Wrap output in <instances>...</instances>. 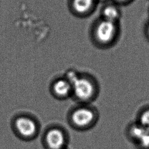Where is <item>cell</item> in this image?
I'll return each instance as SVG.
<instances>
[{
	"mask_svg": "<svg viewBox=\"0 0 149 149\" xmlns=\"http://www.w3.org/2000/svg\"><path fill=\"white\" fill-rule=\"evenodd\" d=\"M120 33V23L110 22L100 17L91 24L90 37L95 47L107 49L115 45L119 40Z\"/></svg>",
	"mask_w": 149,
	"mask_h": 149,
	"instance_id": "obj_1",
	"label": "cell"
},
{
	"mask_svg": "<svg viewBox=\"0 0 149 149\" xmlns=\"http://www.w3.org/2000/svg\"><path fill=\"white\" fill-rule=\"evenodd\" d=\"M65 76L72 83V95L77 100L87 102L93 100L97 94L98 83L92 74L69 70Z\"/></svg>",
	"mask_w": 149,
	"mask_h": 149,
	"instance_id": "obj_2",
	"label": "cell"
},
{
	"mask_svg": "<svg viewBox=\"0 0 149 149\" xmlns=\"http://www.w3.org/2000/svg\"><path fill=\"white\" fill-rule=\"evenodd\" d=\"M95 0H68V8L77 17L84 18L91 15L97 6Z\"/></svg>",
	"mask_w": 149,
	"mask_h": 149,
	"instance_id": "obj_3",
	"label": "cell"
},
{
	"mask_svg": "<svg viewBox=\"0 0 149 149\" xmlns=\"http://www.w3.org/2000/svg\"><path fill=\"white\" fill-rule=\"evenodd\" d=\"M50 88L54 95L58 98H65L72 94V83L65 76L54 79Z\"/></svg>",
	"mask_w": 149,
	"mask_h": 149,
	"instance_id": "obj_4",
	"label": "cell"
},
{
	"mask_svg": "<svg viewBox=\"0 0 149 149\" xmlns=\"http://www.w3.org/2000/svg\"><path fill=\"white\" fill-rule=\"evenodd\" d=\"M94 113L92 110L86 107H80L75 109L72 115L73 123L79 127L89 126L94 119Z\"/></svg>",
	"mask_w": 149,
	"mask_h": 149,
	"instance_id": "obj_5",
	"label": "cell"
},
{
	"mask_svg": "<svg viewBox=\"0 0 149 149\" xmlns=\"http://www.w3.org/2000/svg\"><path fill=\"white\" fill-rule=\"evenodd\" d=\"M100 13V17L115 23H120L122 16L120 6L111 1L104 3Z\"/></svg>",
	"mask_w": 149,
	"mask_h": 149,
	"instance_id": "obj_6",
	"label": "cell"
},
{
	"mask_svg": "<svg viewBox=\"0 0 149 149\" xmlns=\"http://www.w3.org/2000/svg\"><path fill=\"white\" fill-rule=\"evenodd\" d=\"M17 132L23 137H30L37 132V125L31 119L22 116L17 118L15 123Z\"/></svg>",
	"mask_w": 149,
	"mask_h": 149,
	"instance_id": "obj_7",
	"label": "cell"
},
{
	"mask_svg": "<svg viewBox=\"0 0 149 149\" xmlns=\"http://www.w3.org/2000/svg\"><path fill=\"white\" fill-rule=\"evenodd\" d=\"M46 143L50 149H63L65 137L62 130L54 128L50 129L45 136Z\"/></svg>",
	"mask_w": 149,
	"mask_h": 149,
	"instance_id": "obj_8",
	"label": "cell"
},
{
	"mask_svg": "<svg viewBox=\"0 0 149 149\" xmlns=\"http://www.w3.org/2000/svg\"><path fill=\"white\" fill-rule=\"evenodd\" d=\"M148 131L149 130L140 125L139 126H133L131 130V133L133 137L139 141Z\"/></svg>",
	"mask_w": 149,
	"mask_h": 149,
	"instance_id": "obj_9",
	"label": "cell"
},
{
	"mask_svg": "<svg viewBox=\"0 0 149 149\" xmlns=\"http://www.w3.org/2000/svg\"><path fill=\"white\" fill-rule=\"evenodd\" d=\"M140 124L143 127L149 130V109L145 111L140 118Z\"/></svg>",
	"mask_w": 149,
	"mask_h": 149,
	"instance_id": "obj_10",
	"label": "cell"
},
{
	"mask_svg": "<svg viewBox=\"0 0 149 149\" xmlns=\"http://www.w3.org/2000/svg\"><path fill=\"white\" fill-rule=\"evenodd\" d=\"M112 2L115 3L116 4L121 6H126L132 3L134 0H111Z\"/></svg>",
	"mask_w": 149,
	"mask_h": 149,
	"instance_id": "obj_11",
	"label": "cell"
},
{
	"mask_svg": "<svg viewBox=\"0 0 149 149\" xmlns=\"http://www.w3.org/2000/svg\"><path fill=\"white\" fill-rule=\"evenodd\" d=\"M144 32H145V35L148 40L149 41V21L147 24H146L145 29H144Z\"/></svg>",
	"mask_w": 149,
	"mask_h": 149,
	"instance_id": "obj_12",
	"label": "cell"
},
{
	"mask_svg": "<svg viewBox=\"0 0 149 149\" xmlns=\"http://www.w3.org/2000/svg\"><path fill=\"white\" fill-rule=\"evenodd\" d=\"M95 1L97 2L98 3L99 2H101V3H106V2H108L110 1L111 0H95Z\"/></svg>",
	"mask_w": 149,
	"mask_h": 149,
	"instance_id": "obj_13",
	"label": "cell"
}]
</instances>
